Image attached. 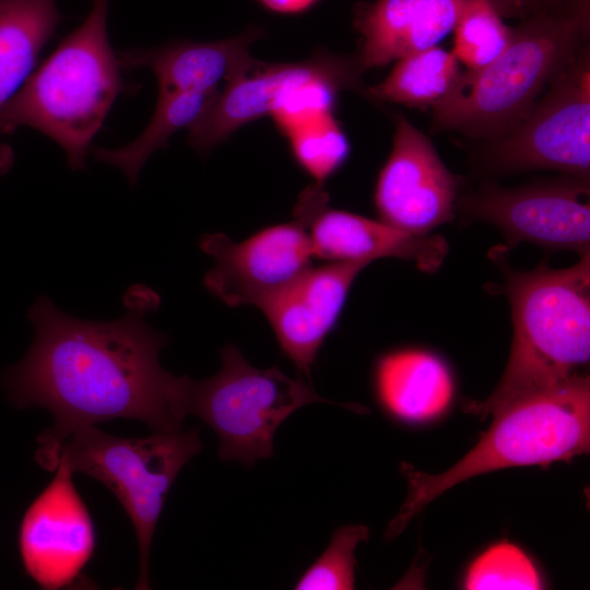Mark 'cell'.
I'll list each match as a JSON object with an SVG mask.
<instances>
[{"instance_id": "cell-5", "label": "cell", "mask_w": 590, "mask_h": 590, "mask_svg": "<svg viewBox=\"0 0 590 590\" xmlns=\"http://www.w3.org/2000/svg\"><path fill=\"white\" fill-rule=\"evenodd\" d=\"M474 448L439 474L403 464L405 502L386 536L399 535L423 507L445 491L476 475L510 467L544 465L589 452L590 381L575 375L544 391L519 399L494 415Z\"/></svg>"}, {"instance_id": "cell-28", "label": "cell", "mask_w": 590, "mask_h": 590, "mask_svg": "<svg viewBox=\"0 0 590 590\" xmlns=\"http://www.w3.org/2000/svg\"><path fill=\"white\" fill-rule=\"evenodd\" d=\"M4 1H8V0H0V3H1V2H4Z\"/></svg>"}, {"instance_id": "cell-22", "label": "cell", "mask_w": 590, "mask_h": 590, "mask_svg": "<svg viewBox=\"0 0 590 590\" xmlns=\"http://www.w3.org/2000/svg\"><path fill=\"white\" fill-rule=\"evenodd\" d=\"M285 137L295 162L320 186L344 164L350 153L347 138L333 110L309 118Z\"/></svg>"}, {"instance_id": "cell-3", "label": "cell", "mask_w": 590, "mask_h": 590, "mask_svg": "<svg viewBox=\"0 0 590 590\" xmlns=\"http://www.w3.org/2000/svg\"><path fill=\"white\" fill-rule=\"evenodd\" d=\"M589 0H559L511 28L488 64L459 74L433 108L432 130L492 141L517 126L550 82L589 47Z\"/></svg>"}, {"instance_id": "cell-15", "label": "cell", "mask_w": 590, "mask_h": 590, "mask_svg": "<svg viewBox=\"0 0 590 590\" xmlns=\"http://www.w3.org/2000/svg\"><path fill=\"white\" fill-rule=\"evenodd\" d=\"M368 264L340 262L310 267L258 307L271 324L283 354L308 380L355 279Z\"/></svg>"}, {"instance_id": "cell-27", "label": "cell", "mask_w": 590, "mask_h": 590, "mask_svg": "<svg viewBox=\"0 0 590 590\" xmlns=\"http://www.w3.org/2000/svg\"><path fill=\"white\" fill-rule=\"evenodd\" d=\"M319 0H259L267 9L281 14H295L306 11Z\"/></svg>"}, {"instance_id": "cell-13", "label": "cell", "mask_w": 590, "mask_h": 590, "mask_svg": "<svg viewBox=\"0 0 590 590\" xmlns=\"http://www.w3.org/2000/svg\"><path fill=\"white\" fill-rule=\"evenodd\" d=\"M458 186V177L430 140L399 115L392 149L375 188L380 221L413 235H427L453 219Z\"/></svg>"}, {"instance_id": "cell-12", "label": "cell", "mask_w": 590, "mask_h": 590, "mask_svg": "<svg viewBox=\"0 0 590 590\" xmlns=\"http://www.w3.org/2000/svg\"><path fill=\"white\" fill-rule=\"evenodd\" d=\"M200 248L214 260L204 286L229 307H259L308 270L314 258L307 229L296 219L243 241L208 234Z\"/></svg>"}, {"instance_id": "cell-17", "label": "cell", "mask_w": 590, "mask_h": 590, "mask_svg": "<svg viewBox=\"0 0 590 590\" xmlns=\"http://www.w3.org/2000/svg\"><path fill=\"white\" fill-rule=\"evenodd\" d=\"M262 35L261 27L250 26L225 39L176 40L149 49L121 50L117 57L120 67L152 70L160 93H213L220 82H231L259 63L250 55V46Z\"/></svg>"}, {"instance_id": "cell-26", "label": "cell", "mask_w": 590, "mask_h": 590, "mask_svg": "<svg viewBox=\"0 0 590 590\" xmlns=\"http://www.w3.org/2000/svg\"><path fill=\"white\" fill-rule=\"evenodd\" d=\"M503 17L523 20L559 0H489Z\"/></svg>"}, {"instance_id": "cell-7", "label": "cell", "mask_w": 590, "mask_h": 590, "mask_svg": "<svg viewBox=\"0 0 590 590\" xmlns=\"http://www.w3.org/2000/svg\"><path fill=\"white\" fill-rule=\"evenodd\" d=\"M221 359L216 375L202 381L190 378L186 402L188 414L217 435L222 461L250 468L271 458L275 433L291 414L310 403H333L302 377H290L275 366H252L234 344L222 349Z\"/></svg>"}, {"instance_id": "cell-8", "label": "cell", "mask_w": 590, "mask_h": 590, "mask_svg": "<svg viewBox=\"0 0 590 590\" xmlns=\"http://www.w3.org/2000/svg\"><path fill=\"white\" fill-rule=\"evenodd\" d=\"M486 142L477 164L489 173L553 169L589 182V47L550 82L517 126Z\"/></svg>"}, {"instance_id": "cell-18", "label": "cell", "mask_w": 590, "mask_h": 590, "mask_svg": "<svg viewBox=\"0 0 590 590\" xmlns=\"http://www.w3.org/2000/svg\"><path fill=\"white\" fill-rule=\"evenodd\" d=\"M374 389L384 411L404 423L440 416L455 394L446 364L429 352L414 349L380 356L374 369Z\"/></svg>"}, {"instance_id": "cell-2", "label": "cell", "mask_w": 590, "mask_h": 590, "mask_svg": "<svg viewBox=\"0 0 590 590\" xmlns=\"http://www.w3.org/2000/svg\"><path fill=\"white\" fill-rule=\"evenodd\" d=\"M507 251L504 245L489 251L504 282L486 287L508 298L514 340L495 390L465 408L481 418L570 379L590 358V253L565 269L544 261L523 272L509 266Z\"/></svg>"}, {"instance_id": "cell-6", "label": "cell", "mask_w": 590, "mask_h": 590, "mask_svg": "<svg viewBox=\"0 0 590 590\" xmlns=\"http://www.w3.org/2000/svg\"><path fill=\"white\" fill-rule=\"evenodd\" d=\"M201 449L197 428L123 438L95 425L79 428L61 445L57 465L64 463L73 473L103 483L131 519L140 554L135 589L150 588L151 544L167 494L182 467Z\"/></svg>"}, {"instance_id": "cell-9", "label": "cell", "mask_w": 590, "mask_h": 590, "mask_svg": "<svg viewBox=\"0 0 590 590\" xmlns=\"http://www.w3.org/2000/svg\"><path fill=\"white\" fill-rule=\"evenodd\" d=\"M589 182L565 176L517 188L486 185L462 197L470 219L496 226L506 247L531 243L550 249L590 253Z\"/></svg>"}, {"instance_id": "cell-19", "label": "cell", "mask_w": 590, "mask_h": 590, "mask_svg": "<svg viewBox=\"0 0 590 590\" xmlns=\"http://www.w3.org/2000/svg\"><path fill=\"white\" fill-rule=\"evenodd\" d=\"M61 15L54 0L0 3V114L31 74ZM13 164L12 149L0 144V176Z\"/></svg>"}, {"instance_id": "cell-10", "label": "cell", "mask_w": 590, "mask_h": 590, "mask_svg": "<svg viewBox=\"0 0 590 590\" xmlns=\"http://www.w3.org/2000/svg\"><path fill=\"white\" fill-rule=\"evenodd\" d=\"M363 70L355 57L319 50L308 59L259 63L225 84L209 109L188 129L189 144L205 153L240 127L272 115L302 86L327 83L340 91L359 90Z\"/></svg>"}, {"instance_id": "cell-20", "label": "cell", "mask_w": 590, "mask_h": 590, "mask_svg": "<svg viewBox=\"0 0 590 590\" xmlns=\"http://www.w3.org/2000/svg\"><path fill=\"white\" fill-rule=\"evenodd\" d=\"M213 93H158L154 114L143 132L127 145L95 148L96 161L119 168L134 187L149 157L167 145L169 138L182 128H189L212 105Z\"/></svg>"}, {"instance_id": "cell-4", "label": "cell", "mask_w": 590, "mask_h": 590, "mask_svg": "<svg viewBox=\"0 0 590 590\" xmlns=\"http://www.w3.org/2000/svg\"><path fill=\"white\" fill-rule=\"evenodd\" d=\"M83 23L31 73L0 114V134L34 128L58 143L68 165L83 169L93 138L127 90L107 35L109 0H91Z\"/></svg>"}, {"instance_id": "cell-24", "label": "cell", "mask_w": 590, "mask_h": 590, "mask_svg": "<svg viewBox=\"0 0 590 590\" xmlns=\"http://www.w3.org/2000/svg\"><path fill=\"white\" fill-rule=\"evenodd\" d=\"M369 538L364 524L338 528L322 554L300 575L296 590H349L355 585V550Z\"/></svg>"}, {"instance_id": "cell-25", "label": "cell", "mask_w": 590, "mask_h": 590, "mask_svg": "<svg viewBox=\"0 0 590 590\" xmlns=\"http://www.w3.org/2000/svg\"><path fill=\"white\" fill-rule=\"evenodd\" d=\"M464 588L541 589L542 581L532 560L516 545L502 542L482 553L469 567Z\"/></svg>"}, {"instance_id": "cell-16", "label": "cell", "mask_w": 590, "mask_h": 590, "mask_svg": "<svg viewBox=\"0 0 590 590\" xmlns=\"http://www.w3.org/2000/svg\"><path fill=\"white\" fill-rule=\"evenodd\" d=\"M471 0H375L359 2L353 24L361 36V69L382 67L434 47L451 31Z\"/></svg>"}, {"instance_id": "cell-21", "label": "cell", "mask_w": 590, "mask_h": 590, "mask_svg": "<svg viewBox=\"0 0 590 590\" xmlns=\"http://www.w3.org/2000/svg\"><path fill=\"white\" fill-rule=\"evenodd\" d=\"M459 74L453 54L434 46L399 59L389 75L369 86L366 95L410 107H433L451 91Z\"/></svg>"}, {"instance_id": "cell-23", "label": "cell", "mask_w": 590, "mask_h": 590, "mask_svg": "<svg viewBox=\"0 0 590 590\" xmlns=\"http://www.w3.org/2000/svg\"><path fill=\"white\" fill-rule=\"evenodd\" d=\"M453 32L451 52L467 70H477L492 62L511 37V28L489 0H471Z\"/></svg>"}, {"instance_id": "cell-14", "label": "cell", "mask_w": 590, "mask_h": 590, "mask_svg": "<svg viewBox=\"0 0 590 590\" xmlns=\"http://www.w3.org/2000/svg\"><path fill=\"white\" fill-rule=\"evenodd\" d=\"M323 186L311 185L298 198L294 219L308 233L314 258L340 262H367L385 257L414 261L417 269L435 272L448 251L440 236L413 235L382 221L328 206Z\"/></svg>"}, {"instance_id": "cell-1", "label": "cell", "mask_w": 590, "mask_h": 590, "mask_svg": "<svg viewBox=\"0 0 590 590\" xmlns=\"http://www.w3.org/2000/svg\"><path fill=\"white\" fill-rule=\"evenodd\" d=\"M126 314L113 321L69 316L47 297L30 308L35 335L28 352L0 373L8 399L17 408L38 406L54 418L38 438L35 461L55 471L61 445L79 428L131 418L154 432L181 428L188 376H174L158 362L167 338L145 317L160 306L143 285L123 296Z\"/></svg>"}, {"instance_id": "cell-11", "label": "cell", "mask_w": 590, "mask_h": 590, "mask_svg": "<svg viewBox=\"0 0 590 590\" xmlns=\"http://www.w3.org/2000/svg\"><path fill=\"white\" fill-rule=\"evenodd\" d=\"M50 483L25 510L19 527V552L26 575L42 589L70 588L81 579L96 546L93 518L59 462Z\"/></svg>"}]
</instances>
